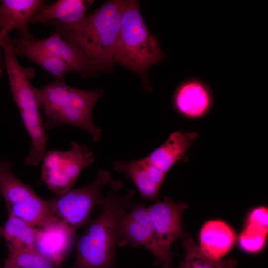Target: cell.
<instances>
[{
	"instance_id": "cell-1",
	"label": "cell",
	"mask_w": 268,
	"mask_h": 268,
	"mask_svg": "<svg viewBox=\"0 0 268 268\" xmlns=\"http://www.w3.org/2000/svg\"><path fill=\"white\" fill-rule=\"evenodd\" d=\"M111 185V192L103 197L100 213L77 242L76 259L71 268H115L120 223L134 205L135 194L129 190L120 194L122 185L119 182Z\"/></svg>"
},
{
	"instance_id": "cell-2",
	"label": "cell",
	"mask_w": 268,
	"mask_h": 268,
	"mask_svg": "<svg viewBox=\"0 0 268 268\" xmlns=\"http://www.w3.org/2000/svg\"><path fill=\"white\" fill-rule=\"evenodd\" d=\"M127 1L108 0L77 24L56 23L55 31L79 46L99 70H109Z\"/></svg>"
},
{
	"instance_id": "cell-3",
	"label": "cell",
	"mask_w": 268,
	"mask_h": 268,
	"mask_svg": "<svg viewBox=\"0 0 268 268\" xmlns=\"http://www.w3.org/2000/svg\"><path fill=\"white\" fill-rule=\"evenodd\" d=\"M34 93L43 112L45 129L70 125L87 131L94 142L101 140L102 131L93 121L92 111L104 94L102 90L79 89L67 85L64 80H55L42 88L34 87Z\"/></svg>"
},
{
	"instance_id": "cell-4",
	"label": "cell",
	"mask_w": 268,
	"mask_h": 268,
	"mask_svg": "<svg viewBox=\"0 0 268 268\" xmlns=\"http://www.w3.org/2000/svg\"><path fill=\"white\" fill-rule=\"evenodd\" d=\"M0 45L4 51L12 94L31 141V149L25 158V162L28 166H35L41 162L48 141L34 87L32 85L35 72L33 68H24L19 63L9 32L0 35Z\"/></svg>"
},
{
	"instance_id": "cell-5",
	"label": "cell",
	"mask_w": 268,
	"mask_h": 268,
	"mask_svg": "<svg viewBox=\"0 0 268 268\" xmlns=\"http://www.w3.org/2000/svg\"><path fill=\"white\" fill-rule=\"evenodd\" d=\"M166 57L158 39L149 30L141 14L138 2L128 0L114 52V62L136 73L145 90H151L147 71Z\"/></svg>"
},
{
	"instance_id": "cell-6",
	"label": "cell",
	"mask_w": 268,
	"mask_h": 268,
	"mask_svg": "<svg viewBox=\"0 0 268 268\" xmlns=\"http://www.w3.org/2000/svg\"><path fill=\"white\" fill-rule=\"evenodd\" d=\"M111 180L110 172L99 170L95 179L89 184L56 195L46 200L51 214L59 222L76 231L88 225L94 210L100 205L103 188Z\"/></svg>"
},
{
	"instance_id": "cell-7",
	"label": "cell",
	"mask_w": 268,
	"mask_h": 268,
	"mask_svg": "<svg viewBox=\"0 0 268 268\" xmlns=\"http://www.w3.org/2000/svg\"><path fill=\"white\" fill-rule=\"evenodd\" d=\"M11 165L10 161L0 156V194L5 200L9 216L21 219L37 228L57 221L46 200L17 178Z\"/></svg>"
},
{
	"instance_id": "cell-8",
	"label": "cell",
	"mask_w": 268,
	"mask_h": 268,
	"mask_svg": "<svg viewBox=\"0 0 268 268\" xmlns=\"http://www.w3.org/2000/svg\"><path fill=\"white\" fill-rule=\"evenodd\" d=\"M41 161V179L58 195L70 190L81 172L96 160L86 145L72 142L67 151L46 152Z\"/></svg>"
},
{
	"instance_id": "cell-9",
	"label": "cell",
	"mask_w": 268,
	"mask_h": 268,
	"mask_svg": "<svg viewBox=\"0 0 268 268\" xmlns=\"http://www.w3.org/2000/svg\"><path fill=\"white\" fill-rule=\"evenodd\" d=\"M127 245L134 248L144 247L156 257L155 264L161 268H172V252L160 243L147 207L138 202L133 205L120 223L118 246Z\"/></svg>"
},
{
	"instance_id": "cell-10",
	"label": "cell",
	"mask_w": 268,
	"mask_h": 268,
	"mask_svg": "<svg viewBox=\"0 0 268 268\" xmlns=\"http://www.w3.org/2000/svg\"><path fill=\"white\" fill-rule=\"evenodd\" d=\"M213 104L214 95L211 87L196 77L182 81L176 88L172 99L175 112L190 120L206 117L211 112Z\"/></svg>"
},
{
	"instance_id": "cell-11",
	"label": "cell",
	"mask_w": 268,
	"mask_h": 268,
	"mask_svg": "<svg viewBox=\"0 0 268 268\" xmlns=\"http://www.w3.org/2000/svg\"><path fill=\"white\" fill-rule=\"evenodd\" d=\"M187 208L185 203L176 202L169 197L157 200L147 207L158 239L167 249L171 250V245L184 233L182 217Z\"/></svg>"
},
{
	"instance_id": "cell-12",
	"label": "cell",
	"mask_w": 268,
	"mask_h": 268,
	"mask_svg": "<svg viewBox=\"0 0 268 268\" xmlns=\"http://www.w3.org/2000/svg\"><path fill=\"white\" fill-rule=\"evenodd\" d=\"M34 43L63 61L71 71H77L83 77L94 76L99 71L79 46L56 31L49 37L35 40Z\"/></svg>"
},
{
	"instance_id": "cell-13",
	"label": "cell",
	"mask_w": 268,
	"mask_h": 268,
	"mask_svg": "<svg viewBox=\"0 0 268 268\" xmlns=\"http://www.w3.org/2000/svg\"><path fill=\"white\" fill-rule=\"evenodd\" d=\"M76 232L58 221L38 227L35 249L45 258L60 265L72 245Z\"/></svg>"
},
{
	"instance_id": "cell-14",
	"label": "cell",
	"mask_w": 268,
	"mask_h": 268,
	"mask_svg": "<svg viewBox=\"0 0 268 268\" xmlns=\"http://www.w3.org/2000/svg\"><path fill=\"white\" fill-rule=\"evenodd\" d=\"M113 168L129 177L144 199L158 200L160 188L166 174L150 163L146 157L129 161H116Z\"/></svg>"
},
{
	"instance_id": "cell-15",
	"label": "cell",
	"mask_w": 268,
	"mask_h": 268,
	"mask_svg": "<svg viewBox=\"0 0 268 268\" xmlns=\"http://www.w3.org/2000/svg\"><path fill=\"white\" fill-rule=\"evenodd\" d=\"M199 136L197 132H174L163 144L145 157L153 165L167 174L177 163L188 161L187 152Z\"/></svg>"
},
{
	"instance_id": "cell-16",
	"label": "cell",
	"mask_w": 268,
	"mask_h": 268,
	"mask_svg": "<svg viewBox=\"0 0 268 268\" xmlns=\"http://www.w3.org/2000/svg\"><path fill=\"white\" fill-rule=\"evenodd\" d=\"M44 5L41 0H2L0 4L3 26L0 35L17 30L24 39H35L28 29L31 17Z\"/></svg>"
},
{
	"instance_id": "cell-17",
	"label": "cell",
	"mask_w": 268,
	"mask_h": 268,
	"mask_svg": "<svg viewBox=\"0 0 268 268\" xmlns=\"http://www.w3.org/2000/svg\"><path fill=\"white\" fill-rule=\"evenodd\" d=\"M236 240L234 231L226 223L209 220L201 229L199 247L208 257L219 260L230 251Z\"/></svg>"
},
{
	"instance_id": "cell-18",
	"label": "cell",
	"mask_w": 268,
	"mask_h": 268,
	"mask_svg": "<svg viewBox=\"0 0 268 268\" xmlns=\"http://www.w3.org/2000/svg\"><path fill=\"white\" fill-rule=\"evenodd\" d=\"M91 0H60L44 5L30 19V22L45 23L55 20L56 23L73 25L82 21L86 12L93 2Z\"/></svg>"
},
{
	"instance_id": "cell-19",
	"label": "cell",
	"mask_w": 268,
	"mask_h": 268,
	"mask_svg": "<svg viewBox=\"0 0 268 268\" xmlns=\"http://www.w3.org/2000/svg\"><path fill=\"white\" fill-rule=\"evenodd\" d=\"M12 41L16 55L24 56L36 63L56 80H64V75L72 72L66 63L37 46L34 40L20 38Z\"/></svg>"
},
{
	"instance_id": "cell-20",
	"label": "cell",
	"mask_w": 268,
	"mask_h": 268,
	"mask_svg": "<svg viewBox=\"0 0 268 268\" xmlns=\"http://www.w3.org/2000/svg\"><path fill=\"white\" fill-rule=\"evenodd\" d=\"M37 228L24 220L9 216L5 224L1 226L0 236L6 242L8 253L36 250L35 238Z\"/></svg>"
},
{
	"instance_id": "cell-21",
	"label": "cell",
	"mask_w": 268,
	"mask_h": 268,
	"mask_svg": "<svg viewBox=\"0 0 268 268\" xmlns=\"http://www.w3.org/2000/svg\"><path fill=\"white\" fill-rule=\"evenodd\" d=\"M185 254L179 268H235L237 261L234 259L216 260L203 253L196 245L192 236L183 233L182 237Z\"/></svg>"
},
{
	"instance_id": "cell-22",
	"label": "cell",
	"mask_w": 268,
	"mask_h": 268,
	"mask_svg": "<svg viewBox=\"0 0 268 268\" xmlns=\"http://www.w3.org/2000/svg\"><path fill=\"white\" fill-rule=\"evenodd\" d=\"M2 268H67L45 258L36 250L8 253Z\"/></svg>"
},
{
	"instance_id": "cell-23",
	"label": "cell",
	"mask_w": 268,
	"mask_h": 268,
	"mask_svg": "<svg viewBox=\"0 0 268 268\" xmlns=\"http://www.w3.org/2000/svg\"><path fill=\"white\" fill-rule=\"evenodd\" d=\"M267 235L245 228L239 236V246L247 252L257 253L265 246Z\"/></svg>"
},
{
	"instance_id": "cell-24",
	"label": "cell",
	"mask_w": 268,
	"mask_h": 268,
	"mask_svg": "<svg viewBox=\"0 0 268 268\" xmlns=\"http://www.w3.org/2000/svg\"><path fill=\"white\" fill-rule=\"evenodd\" d=\"M245 229L267 235L268 210L265 206L253 209L248 215Z\"/></svg>"
},
{
	"instance_id": "cell-25",
	"label": "cell",
	"mask_w": 268,
	"mask_h": 268,
	"mask_svg": "<svg viewBox=\"0 0 268 268\" xmlns=\"http://www.w3.org/2000/svg\"><path fill=\"white\" fill-rule=\"evenodd\" d=\"M2 25H3L2 19L0 12V32L1 31V30H2Z\"/></svg>"
},
{
	"instance_id": "cell-26",
	"label": "cell",
	"mask_w": 268,
	"mask_h": 268,
	"mask_svg": "<svg viewBox=\"0 0 268 268\" xmlns=\"http://www.w3.org/2000/svg\"><path fill=\"white\" fill-rule=\"evenodd\" d=\"M1 226H0V236L1 234Z\"/></svg>"
},
{
	"instance_id": "cell-27",
	"label": "cell",
	"mask_w": 268,
	"mask_h": 268,
	"mask_svg": "<svg viewBox=\"0 0 268 268\" xmlns=\"http://www.w3.org/2000/svg\"><path fill=\"white\" fill-rule=\"evenodd\" d=\"M0 73H1V70H0Z\"/></svg>"
},
{
	"instance_id": "cell-28",
	"label": "cell",
	"mask_w": 268,
	"mask_h": 268,
	"mask_svg": "<svg viewBox=\"0 0 268 268\" xmlns=\"http://www.w3.org/2000/svg\"><path fill=\"white\" fill-rule=\"evenodd\" d=\"M0 268H2V267H0Z\"/></svg>"
},
{
	"instance_id": "cell-29",
	"label": "cell",
	"mask_w": 268,
	"mask_h": 268,
	"mask_svg": "<svg viewBox=\"0 0 268 268\" xmlns=\"http://www.w3.org/2000/svg\"></svg>"
}]
</instances>
